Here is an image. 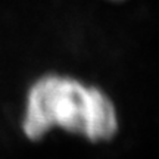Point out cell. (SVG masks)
I'll return each mask as SVG.
<instances>
[{
  "label": "cell",
  "mask_w": 159,
  "mask_h": 159,
  "mask_svg": "<svg viewBox=\"0 0 159 159\" xmlns=\"http://www.w3.org/2000/svg\"><path fill=\"white\" fill-rule=\"evenodd\" d=\"M19 127L30 142H41L50 131L61 130L99 144L116 137L119 114L102 87L72 75L46 72L27 89Z\"/></svg>",
  "instance_id": "6da1fadb"
}]
</instances>
